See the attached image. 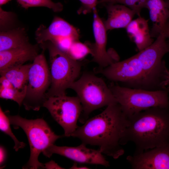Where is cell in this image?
<instances>
[{
    "label": "cell",
    "instance_id": "obj_1",
    "mask_svg": "<svg viewBox=\"0 0 169 169\" xmlns=\"http://www.w3.org/2000/svg\"><path fill=\"white\" fill-rule=\"evenodd\" d=\"M127 117L117 103L88 119L71 136L79 138L86 145L97 146L102 154L117 159L124 153L122 146L127 143Z\"/></svg>",
    "mask_w": 169,
    "mask_h": 169
},
{
    "label": "cell",
    "instance_id": "obj_2",
    "mask_svg": "<svg viewBox=\"0 0 169 169\" xmlns=\"http://www.w3.org/2000/svg\"><path fill=\"white\" fill-rule=\"evenodd\" d=\"M127 117V143L133 142L135 153L169 144V108H150Z\"/></svg>",
    "mask_w": 169,
    "mask_h": 169
},
{
    "label": "cell",
    "instance_id": "obj_3",
    "mask_svg": "<svg viewBox=\"0 0 169 169\" xmlns=\"http://www.w3.org/2000/svg\"><path fill=\"white\" fill-rule=\"evenodd\" d=\"M40 45L43 49H48L49 53L51 82L47 98L66 95V90L79 76L81 63L50 41Z\"/></svg>",
    "mask_w": 169,
    "mask_h": 169
},
{
    "label": "cell",
    "instance_id": "obj_4",
    "mask_svg": "<svg viewBox=\"0 0 169 169\" xmlns=\"http://www.w3.org/2000/svg\"><path fill=\"white\" fill-rule=\"evenodd\" d=\"M69 89L75 92L82 105V110L79 120L82 124L93 111L117 103L104 80L91 73H84Z\"/></svg>",
    "mask_w": 169,
    "mask_h": 169
},
{
    "label": "cell",
    "instance_id": "obj_5",
    "mask_svg": "<svg viewBox=\"0 0 169 169\" xmlns=\"http://www.w3.org/2000/svg\"><path fill=\"white\" fill-rule=\"evenodd\" d=\"M164 33L149 46L136 55L151 91L164 90L169 85V70L163 56L169 53V42Z\"/></svg>",
    "mask_w": 169,
    "mask_h": 169
},
{
    "label": "cell",
    "instance_id": "obj_6",
    "mask_svg": "<svg viewBox=\"0 0 169 169\" xmlns=\"http://www.w3.org/2000/svg\"><path fill=\"white\" fill-rule=\"evenodd\" d=\"M10 124L21 128L26 133L30 149L29 159L23 169L44 168V164L38 160L40 153L64 136L56 135L43 119L28 120L18 115H12L6 113Z\"/></svg>",
    "mask_w": 169,
    "mask_h": 169
},
{
    "label": "cell",
    "instance_id": "obj_7",
    "mask_svg": "<svg viewBox=\"0 0 169 169\" xmlns=\"http://www.w3.org/2000/svg\"><path fill=\"white\" fill-rule=\"evenodd\" d=\"M109 87L127 117L153 107L169 108V86L155 91L130 88L114 83Z\"/></svg>",
    "mask_w": 169,
    "mask_h": 169
},
{
    "label": "cell",
    "instance_id": "obj_8",
    "mask_svg": "<svg viewBox=\"0 0 169 169\" xmlns=\"http://www.w3.org/2000/svg\"><path fill=\"white\" fill-rule=\"evenodd\" d=\"M45 50L43 49L33 60L29 70L26 92L23 102L27 110H39L47 99V93L51 78Z\"/></svg>",
    "mask_w": 169,
    "mask_h": 169
},
{
    "label": "cell",
    "instance_id": "obj_9",
    "mask_svg": "<svg viewBox=\"0 0 169 169\" xmlns=\"http://www.w3.org/2000/svg\"><path fill=\"white\" fill-rule=\"evenodd\" d=\"M96 72L113 82L123 83V87L151 91L136 54L105 68H100Z\"/></svg>",
    "mask_w": 169,
    "mask_h": 169
},
{
    "label": "cell",
    "instance_id": "obj_10",
    "mask_svg": "<svg viewBox=\"0 0 169 169\" xmlns=\"http://www.w3.org/2000/svg\"><path fill=\"white\" fill-rule=\"evenodd\" d=\"M43 107L63 128L64 136L69 137L78 127L77 122L82 113V106L77 96L66 95L48 97Z\"/></svg>",
    "mask_w": 169,
    "mask_h": 169
},
{
    "label": "cell",
    "instance_id": "obj_11",
    "mask_svg": "<svg viewBox=\"0 0 169 169\" xmlns=\"http://www.w3.org/2000/svg\"><path fill=\"white\" fill-rule=\"evenodd\" d=\"M35 35L38 44L50 41L60 49L64 43L70 47L73 42L79 40V31L76 28L58 16L54 17L48 27L41 25L36 30Z\"/></svg>",
    "mask_w": 169,
    "mask_h": 169
},
{
    "label": "cell",
    "instance_id": "obj_12",
    "mask_svg": "<svg viewBox=\"0 0 169 169\" xmlns=\"http://www.w3.org/2000/svg\"><path fill=\"white\" fill-rule=\"evenodd\" d=\"M93 12V27L95 42L93 44L87 43L93 57L92 61L96 63L100 68H104L118 61L119 57L114 51H107V30L104 22L98 14L96 8L94 9Z\"/></svg>",
    "mask_w": 169,
    "mask_h": 169
},
{
    "label": "cell",
    "instance_id": "obj_13",
    "mask_svg": "<svg viewBox=\"0 0 169 169\" xmlns=\"http://www.w3.org/2000/svg\"><path fill=\"white\" fill-rule=\"evenodd\" d=\"M85 144L82 143L76 147L58 146L52 145L45 150L42 153L45 156L50 157L56 154L64 156L76 162L82 163L110 166L103 154L99 150L88 148Z\"/></svg>",
    "mask_w": 169,
    "mask_h": 169
},
{
    "label": "cell",
    "instance_id": "obj_14",
    "mask_svg": "<svg viewBox=\"0 0 169 169\" xmlns=\"http://www.w3.org/2000/svg\"><path fill=\"white\" fill-rule=\"evenodd\" d=\"M126 159L132 169H169V144L135 153Z\"/></svg>",
    "mask_w": 169,
    "mask_h": 169
},
{
    "label": "cell",
    "instance_id": "obj_15",
    "mask_svg": "<svg viewBox=\"0 0 169 169\" xmlns=\"http://www.w3.org/2000/svg\"><path fill=\"white\" fill-rule=\"evenodd\" d=\"M38 44L30 43L22 47L0 51V71L33 60L38 54Z\"/></svg>",
    "mask_w": 169,
    "mask_h": 169
},
{
    "label": "cell",
    "instance_id": "obj_16",
    "mask_svg": "<svg viewBox=\"0 0 169 169\" xmlns=\"http://www.w3.org/2000/svg\"><path fill=\"white\" fill-rule=\"evenodd\" d=\"M146 7L152 22L150 31L152 38L161 33L166 35L169 27V9L164 0H146Z\"/></svg>",
    "mask_w": 169,
    "mask_h": 169
},
{
    "label": "cell",
    "instance_id": "obj_17",
    "mask_svg": "<svg viewBox=\"0 0 169 169\" xmlns=\"http://www.w3.org/2000/svg\"><path fill=\"white\" fill-rule=\"evenodd\" d=\"M108 13L107 19L104 22L107 31L126 28L132 20L136 12L122 4L113 3H104Z\"/></svg>",
    "mask_w": 169,
    "mask_h": 169
},
{
    "label": "cell",
    "instance_id": "obj_18",
    "mask_svg": "<svg viewBox=\"0 0 169 169\" xmlns=\"http://www.w3.org/2000/svg\"><path fill=\"white\" fill-rule=\"evenodd\" d=\"M125 28L129 37L135 43L139 52L147 48L154 42L151 35L148 20L141 16L132 20Z\"/></svg>",
    "mask_w": 169,
    "mask_h": 169
},
{
    "label": "cell",
    "instance_id": "obj_19",
    "mask_svg": "<svg viewBox=\"0 0 169 169\" xmlns=\"http://www.w3.org/2000/svg\"><path fill=\"white\" fill-rule=\"evenodd\" d=\"M29 44L28 37L24 28L18 27L0 31V51L22 47Z\"/></svg>",
    "mask_w": 169,
    "mask_h": 169
},
{
    "label": "cell",
    "instance_id": "obj_20",
    "mask_svg": "<svg viewBox=\"0 0 169 169\" xmlns=\"http://www.w3.org/2000/svg\"><path fill=\"white\" fill-rule=\"evenodd\" d=\"M31 64H23L0 71L1 76L8 79L13 87L20 90H27L28 72Z\"/></svg>",
    "mask_w": 169,
    "mask_h": 169
},
{
    "label": "cell",
    "instance_id": "obj_21",
    "mask_svg": "<svg viewBox=\"0 0 169 169\" xmlns=\"http://www.w3.org/2000/svg\"><path fill=\"white\" fill-rule=\"evenodd\" d=\"M18 3L25 9L32 7H43L48 8L55 12H59L63 9L60 2L54 3L52 0H17Z\"/></svg>",
    "mask_w": 169,
    "mask_h": 169
},
{
    "label": "cell",
    "instance_id": "obj_22",
    "mask_svg": "<svg viewBox=\"0 0 169 169\" xmlns=\"http://www.w3.org/2000/svg\"><path fill=\"white\" fill-rule=\"evenodd\" d=\"M10 122L6 113L0 108V130L10 136L15 143L14 149L16 151L23 148L25 146V144L19 141L12 132L10 126Z\"/></svg>",
    "mask_w": 169,
    "mask_h": 169
},
{
    "label": "cell",
    "instance_id": "obj_23",
    "mask_svg": "<svg viewBox=\"0 0 169 169\" xmlns=\"http://www.w3.org/2000/svg\"><path fill=\"white\" fill-rule=\"evenodd\" d=\"M67 53L74 59L79 61L90 54L91 51L87 43L83 44L78 40L72 44Z\"/></svg>",
    "mask_w": 169,
    "mask_h": 169
},
{
    "label": "cell",
    "instance_id": "obj_24",
    "mask_svg": "<svg viewBox=\"0 0 169 169\" xmlns=\"http://www.w3.org/2000/svg\"><path fill=\"white\" fill-rule=\"evenodd\" d=\"M26 90H20L14 87L6 88H0V97L13 100L19 106L23 104Z\"/></svg>",
    "mask_w": 169,
    "mask_h": 169
},
{
    "label": "cell",
    "instance_id": "obj_25",
    "mask_svg": "<svg viewBox=\"0 0 169 169\" xmlns=\"http://www.w3.org/2000/svg\"><path fill=\"white\" fill-rule=\"evenodd\" d=\"M113 3L124 5L134 11L136 14L140 16L141 10L146 7V0H99L98 4Z\"/></svg>",
    "mask_w": 169,
    "mask_h": 169
},
{
    "label": "cell",
    "instance_id": "obj_26",
    "mask_svg": "<svg viewBox=\"0 0 169 169\" xmlns=\"http://www.w3.org/2000/svg\"><path fill=\"white\" fill-rule=\"evenodd\" d=\"M16 19L15 14L11 12L5 11L0 7V31H7L16 28L13 27Z\"/></svg>",
    "mask_w": 169,
    "mask_h": 169
},
{
    "label": "cell",
    "instance_id": "obj_27",
    "mask_svg": "<svg viewBox=\"0 0 169 169\" xmlns=\"http://www.w3.org/2000/svg\"><path fill=\"white\" fill-rule=\"evenodd\" d=\"M81 3V6L77 11V13L80 14H84L93 12L96 8L98 0H79Z\"/></svg>",
    "mask_w": 169,
    "mask_h": 169
},
{
    "label": "cell",
    "instance_id": "obj_28",
    "mask_svg": "<svg viewBox=\"0 0 169 169\" xmlns=\"http://www.w3.org/2000/svg\"><path fill=\"white\" fill-rule=\"evenodd\" d=\"M0 88H6L13 87L10 81L4 76H1Z\"/></svg>",
    "mask_w": 169,
    "mask_h": 169
},
{
    "label": "cell",
    "instance_id": "obj_29",
    "mask_svg": "<svg viewBox=\"0 0 169 169\" xmlns=\"http://www.w3.org/2000/svg\"><path fill=\"white\" fill-rule=\"evenodd\" d=\"M44 168L46 169H64L59 165L57 163L53 160L44 164Z\"/></svg>",
    "mask_w": 169,
    "mask_h": 169
},
{
    "label": "cell",
    "instance_id": "obj_30",
    "mask_svg": "<svg viewBox=\"0 0 169 169\" xmlns=\"http://www.w3.org/2000/svg\"><path fill=\"white\" fill-rule=\"evenodd\" d=\"M6 157V152L4 148L1 146L0 148V165L4 164Z\"/></svg>",
    "mask_w": 169,
    "mask_h": 169
},
{
    "label": "cell",
    "instance_id": "obj_31",
    "mask_svg": "<svg viewBox=\"0 0 169 169\" xmlns=\"http://www.w3.org/2000/svg\"><path fill=\"white\" fill-rule=\"evenodd\" d=\"M69 169H90L89 167L85 166H78L76 162H75L73 165Z\"/></svg>",
    "mask_w": 169,
    "mask_h": 169
},
{
    "label": "cell",
    "instance_id": "obj_32",
    "mask_svg": "<svg viewBox=\"0 0 169 169\" xmlns=\"http://www.w3.org/2000/svg\"><path fill=\"white\" fill-rule=\"evenodd\" d=\"M166 4L168 7V8L169 9V0H164ZM166 36L167 38L168 39H169V27L167 30V31L166 33Z\"/></svg>",
    "mask_w": 169,
    "mask_h": 169
},
{
    "label": "cell",
    "instance_id": "obj_33",
    "mask_svg": "<svg viewBox=\"0 0 169 169\" xmlns=\"http://www.w3.org/2000/svg\"><path fill=\"white\" fill-rule=\"evenodd\" d=\"M11 0H0V5L1 6L6 4Z\"/></svg>",
    "mask_w": 169,
    "mask_h": 169
}]
</instances>
